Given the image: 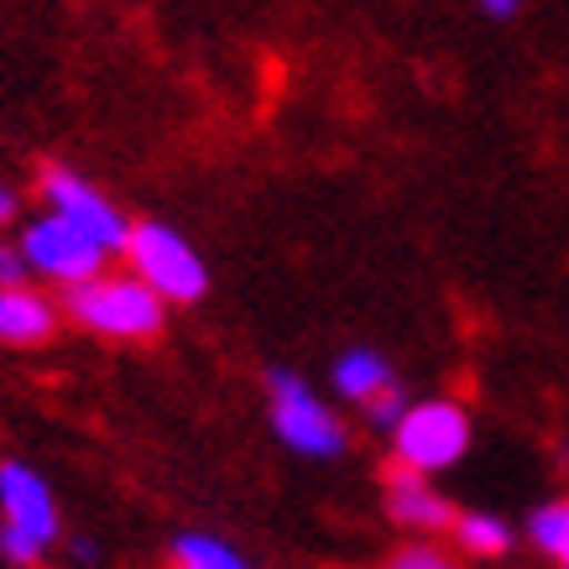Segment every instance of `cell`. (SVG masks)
Wrapping results in <instances>:
<instances>
[{"instance_id":"obj_12","label":"cell","mask_w":569,"mask_h":569,"mask_svg":"<svg viewBox=\"0 0 569 569\" xmlns=\"http://www.w3.org/2000/svg\"><path fill=\"white\" fill-rule=\"evenodd\" d=\"M528 543H533L543 559H553L559 569H569V497L533 507V518H528Z\"/></svg>"},{"instance_id":"obj_4","label":"cell","mask_w":569,"mask_h":569,"mask_svg":"<svg viewBox=\"0 0 569 569\" xmlns=\"http://www.w3.org/2000/svg\"><path fill=\"white\" fill-rule=\"evenodd\" d=\"M126 257H131V277H137V282H147L162 303H199V298L209 293L204 257H199V251L178 236L173 224H162V220L131 224Z\"/></svg>"},{"instance_id":"obj_14","label":"cell","mask_w":569,"mask_h":569,"mask_svg":"<svg viewBox=\"0 0 569 569\" xmlns=\"http://www.w3.org/2000/svg\"><path fill=\"white\" fill-rule=\"evenodd\" d=\"M381 569H460V559L449 549H439V543H423V538H418V543H402Z\"/></svg>"},{"instance_id":"obj_8","label":"cell","mask_w":569,"mask_h":569,"mask_svg":"<svg viewBox=\"0 0 569 569\" xmlns=\"http://www.w3.org/2000/svg\"><path fill=\"white\" fill-rule=\"evenodd\" d=\"M381 501H387V518L397 528H413V533H449L455 528V507L429 476H413V470L392 466L387 481H381Z\"/></svg>"},{"instance_id":"obj_16","label":"cell","mask_w":569,"mask_h":569,"mask_svg":"<svg viewBox=\"0 0 569 569\" xmlns=\"http://www.w3.org/2000/svg\"><path fill=\"white\" fill-rule=\"evenodd\" d=\"M27 257H21V246H6L0 241V288H27Z\"/></svg>"},{"instance_id":"obj_18","label":"cell","mask_w":569,"mask_h":569,"mask_svg":"<svg viewBox=\"0 0 569 569\" xmlns=\"http://www.w3.org/2000/svg\"><path fill=\"white\" fill-rule=\"evenodd\" d=\"M11 220H17V193L0 183V224H11Z\"/></svg>"},{"instance_id":"obj_10","label":"cell","mask_w":569,"mask_h":569,"mask_svg":"<svg viewBox=\"0 0 569 569\" xmlns=\"http://www.w3.org/2000/svg\"><path fill=\"white\" fill-rule=\"evenodd\" d=\"M329 381H335V392L346 397V402H371V397H381L387 387H397L392 366H387V356L371 346H350L340 361H335V371H329Z\"/></svg>"},{"instance_id":"obj_19","label":"cell","mask_w":569,"mask_h":569,"mask_svg":"<svg viewBox=\"0 0 569 569\" xmlns=\"http://www.w3.org/2000/svg\"><path fill=\"white\" fill-rule=\"evenodd\" d=\"M94 543H89V538H73V559H79V565H94Z\"/></svg>"},{"instance_id":"obj_1","label":"cell","mask_w":569,"mask_h":569,"mask_svg":"<svg viewBox=\"0 0 569 569\" xmlns=\"http://www.w3.org/2000/svg\"><path fill=\"white\" fill-rule=\"evenodd\" d=\"M0 559L32 569L58 543V501L52 486L21 460H0Z\"/></svg>"},{"instance_id":"obj_9","label":"cell","mask_w":569,"mask_h":569,"mask_svg":"<svg viewBox=\"0 0 569 569\" xmlns=\"http://www.w3.org/2000/svg\"><path fill=\"white\" fill-rule=\"evenodd\" d=\"M58 329V303L37 288H0V346H42Z\"/></svg>"},{"instance_id":"obj_11","label":"cell","mask_w":569,"mask_h":569,"mask_svg":"<svg viewBox=\"0 0 569 569\" xmlns=\"http://www.w3.org/2000/svg\"><path fill=\"white\" fill-rule=\"evenodd\" d=\"M449 538H455V549L466 559H507L512 543H518V528L501 512H455Z\"/></svg>"},{"instance_id":"obj_5","label":"cell","mask_w":569,"mask_h":569,"mask_svg":"<svg viewBox=\"0 0 569 569\" xmlns=\"http://www.w3.org/2000/svg\"><path fill=\"white\" fill-rule=\"evenodd\" d=\"M267 392H272V429L293 455H309V460L346 455V445H350L346 423H340V413L303 377L277 366V371H267Z\"/></svg>"},{"instance_id":"obj_6","label":"cell","mask_w":569,"mask_h":569,"mask_svg":"<svg viewBox=\"0 0 569 569\" xmlns=\"http://www.w3.org/2000/svg\"><path fill=\"white\" fill-rule=\"evenodd\" d=\"M42 199H48V214L69 220L79 236H89V241L100 246L104 257L126 251V241H131V224H126L121 209L110 204L94 183L69 173V168H42Z\"/></svg>"},{"instance_id":"obj_13","label":"cell","mask_w":569,"mask_h":569,"mask_svg":"<svg viewBox=\"0 0 569 569\" xmlns=\"http://www.w3.org/2000/svg\"><path fill=\"white\" fill-rule=\"evenodd\" d=\"M173 569H251V565H246V559L230 549L224 538L183 533L173 543Z\"/></svg>"},{"instance_id":"obj_3","label":"cell","mask_w":569,"mask_h":569,"mask_svg":"<svg viewBox=\"0 0 569 569\" xmlns=\"http://www.w3.org/2000/svg\"><path fill=\"white\" fill-rule=\"evenodd\" d=\"M470 439H476V423H470L466 402L429 397V402H413V408L402 413V423L392 429V455L402 470L433 476V470L460 466L470 455Z\"/></svg>"},{"instance_id":"obj_7","label":"cell","mask_w":569,"mask_h":569,"mask_svg":"<svg viewBox=\"0 0 569 569\" xmlns=\"http://www.w3.org/2000/svg\"><path fill=\"white\" fill-rule=\"evenodd\" d=\"M21 257L27 267L52 282H63V288H79V282H94L104 277V251L89 236H79L69 220H58V214H37L27 230H21Z\"/></svg>"},{"instance_id":"obj_15","label":"cell","mask_w":569,"mask_h":569,"mask_svg":"<svg viewBox=\"0 0 569 569\" xmlns=\"http://www.w3.org/2000/svg\"><path fill=\"white\" fill-rule=\"evenodd\" d=\"M408 408H413V402L402 397V387H387L381 397H371V402H366L361 413H366V423H371V429H381L387 439H392V429L402 423V413H408Z\"/></svg>"},{"instance_id":"obj_17","label":"cell","mask_w":569,"mask_h":569,"mask_svg":"<svg viewBox=\"0 0 569 569\" xmlns=\"http://www.w3.org/2000/svg\"><path fill=\"white\" fill-rule=\"evenodd\" d=\"M481 17H491V21H512V17H522V6H518V0H486Z\"/></svg>"},{"instance_id":"obj_2","label":"cell","mask_w":569,"mask_h":569,"mask_svg":"<svg viewBox=\"0 0 569 569\" xmlns=\"http://www.w3.org/2000/svg\"><path fill=\"white\" fill-rule=\"evenodd\" d=\"M69 313L73 325L94 329L104 340H152L162 319H168V303L137 282V277H94V282H79L69 288Z\"/></svg>"}]
</instances>
